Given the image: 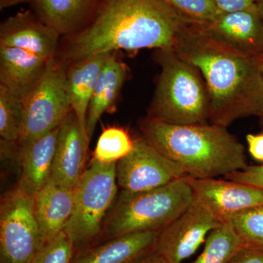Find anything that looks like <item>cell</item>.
I'll list each match as a JSON object with an SVG mask.
<instances>
[{"label": "cell", "instance_id": "obj_36", "mask_svg": "<svg viewBox=\"0 0 263 263\" xmlns=\"http://www.w3.org/2000/svg\"><path fill=\"white\" fill-rule=\"evenodd\" d=\"M260 67H261V71H262V76H263V56L262 57V58H261Z\"/></svg>", "mask_w": 263, "mask_h": 263}, {"label": "cell", "instance_id": "obj_7", "mask_svg": "<svg viewBox=\"0 0 263 263\" xmlns=\"http://www.w3.org/2000/svg\"><path fill=\"white\" fill-rule=\"evenodd\" d=\"M43 247L34 195L17 184L0 202V263H31Z\"/></svg>", "mask_w": 263, "mask_h": 263}, {"label": "cell", "instance_id": "obj_3", "mask_svg": "<svg viewBox=\"0 0 263 263\" xmlns=\"http://www.w3.org/2000/svg\"><path fill=\"white\" fill-rule=\"evenodd\" d=\"M143 138L194 179H214L248 167L245 147L227 127L178 124L146 117L139 123Z\"/></svg>", "mask_w": 263, "mask_h": 263}, {"label": "cell", "instance_id": "obj_1", "mask_svg": "<svg viewBox=\"0 0 263 263\" xmlns=\"http://www.w3.org/2000/svg\"><path fill=\"white\" fill-rule=\"evenodd\" d=\"M174 51L201 74L209 93V123L228 127L238 119L258 117L263 110L261 58L217 41L194 22L180 32Z\"/></svg>", "mask_w": 263, "mask_h": 263}, {"label": "cell", "instance_id": "obj_34", "mask_svg": "<svg viewBox=\"0 0 263 263\" xmlns=\"http://www.w3.org/2000/svg\"><path fill=\"white\" fill-rule=\"evenodd\" d=\"M257 9H258L259 15L263 22V0H257Z\"/></svg>", "mask_w": 263, "mask_h": 263}, {"label": "cell", "instance_id": "obj_35", "mask_svg": "<svg viewBox=\"0 0 263 263\" xmlns=\"http://www.w3.org/2000/svg\"><path fill=\"white\" fill-rule=\"evenodd\" d=\"M257 117H259V124H260L261 129H262L263 133V110L261 111V113L259 114V115Z\"/></svg>", "mask_w": 263, "mask_h": 263}, {"label": "cell", "instance_id": "obj_31", "mask_svg": "<svg viewBox=\"0 0 263 263\" xmlns=\"http://www.w3.org/2000/svg\"><path fill=\"white\" fill-rule=\"evenodd\" d=\"M247 141L250 155L255 160L263 162V133L258 135L249 134Z\"/></svg>", "mask_w": 263, "mask_h": 263}, {"label": "cell", "instance_id": "obj_17", "mask_svg": "<svg viewBox=\"0 0 263 263\" xmlns=\"http://www.w3.org/2000/svg\"><path fill=\"white\" fill-rule=\"evenodd\" d=\"M105 0H32L34 13L60 35L80 32L98 14Z\"/></svg>", "mask_w": 263, "mask_h": 263}, {"label": "cell", "instance_id": "obj_15", "mask_svg": "<svg viewBox=\"0 0 263 263\" xmlns=\"http://www.w3.org/2000/svg\"><path fill=\"white\" fill-rule=\"evenodd\" d=\"M160 231L139 232L79 251L70 263H136L154 253Z\"/></svg>", "mask_w": 263, "mask_h": 263}, {"label": "cell", "instance_id": "obj_14", "mask_svg": "<svg viewBox=\"0 0 263 263\" xmlns=\"http://www.w3.org/2000/svg\"><path fill=\"white\" fill-rule=\"evenodd\" d=\"M89 139L71 110L60 127L51 179L60 186L75 189L85 171Z\"/></svg>", "mask_w": 263, "mask_h": 263}, {"label": "cell", "instance_id": "obj_16", "mask_svg": "<svg viewBox=\"0 0 263 263\" xmlns=\"http://www.w3.org/2000/svg\"><path fill=\"white\" fill-rule=\"evenodd\" d=\"M60 127L46 136L18 144V185L34 195L51 179Z\"/></svg>", "mask_w": 263, "mask_h": 263}, {"label": "cell", "instance_id": "obj_10", "mask_svg": "<svg viewBox=\"0 0 263 263\" xmlns=\"http://www.w3.org/2000/svg\"><path fill=\"white\" fill-rule=\"evenodd\" d=\"M183 170L143 136L134 140L130 153L117 164L118 186L122 191L154 190L185 177Z\"/></svg>", "mask_w": 263, "mask_h": 263}, {"label": "cell", "instance_id": "obj_9", "mask_svg": "<svg viewBox=\"0 0 263 263\" xmlns=\"http://www.w3.org/2000/svg\"><path fill=\"white\" fill-rule=\"evenodd\" d=\"M222 223L195 197L185 212L160 230L155 252L167 263H183L205 241L209 233Z\"/></svg>", "mask_w": 263, "mask_h": 263}, {"label": "cell", "instance_id": "obj_20", "mask_svg": "<svg viewBox=\"0 0 263 263\" xmlns=\"http://www.w3.org/2000/svg\"><path fill=\"white\" fill-rule=\"evenodd\" d=\"M110 53L93 55L67 66V86L71 108L86 132L90 103Z\"/></svg>", "mask_w": 263, "mask_h": 263}, {"label": "cell", "instance_id": "obj_28", "mask_svg": "<svg viewBox=\"0 0 263 263\" xmlns=\"http://www.w3.org/2000/svg\"><path fill=\"white\" fill-rule=\"evenodd\" d=\"M224 179L247 183L263 190V164L248 165L245 169L227 175Z\"/></svg>", "mask_w": 263, "mask_h": 263}, {"label": "cell", "instance_id": "obj_11", "mask_svg": "<svg viewBox=\"0 0 263 263\" xmlns=\"http://www.w3.org/2000/svg\"><path fill=\"white\" fill-rule=\"evenodd\" d=\"M195 198L221 221L236 213L263 205V190L228 179H194L185 176Z\"/></svg>", "mask_w": 263, "mask_h": 263}, {"label": "cell", "instance_id": "obj_23", "mask_svg": "<svg viewBox=\"0 0 263 263\" xmlns=\"http://www.w3.org/2000/svg\"><path fill=\"white\" fill-rule=\"evenodd\" d=\"M23 100L0 84V136L1 140L18 141L23 129Z\"/></svg>", "mask_w": 263, "mask_h": 263}, {"label": "cell", "instance_id": "obj_24", "mask_svg": "<svg viewBox=\"0 0 263 263\" xmlns=\"http://www.w3.org/2000/svg\"><path fill=\"white\" fill-rule=\"evenodd\" d=\"M226 221L236 232L243 247L263 252V205L236 213Z\"/></svg>", "mask_w": 263, "mask_h": 263}, {"label": "cell", "instance_id": "obj_4", "mask_svg": "<svg viewBox=\"0 0 263 263\" xmlns=\"http://www.w3.org/2000/svg\"><path fill=\"white\" fill-rule=\"evenodd\" d=\"M194 198L185 177L147 191L120 190L99 243L130 233L160 231L185 212Z\"/></svg>", "mask_w": 263, "mask_h": 263}, {"label": "cell", "instance_id": "obj_30", "mask_svg": "<svg viewBox=\"0 0 263 263\" xmlns=\"http://www.w3.org/2000/svg\"><path fill=\"white\" fill-rule=\"evenodd\" d=\"M228 263H263V252L242 247Z\"/></svg>", "mask_w": 263, "mask_h": 263}, {"label": "cell", "instance_id": "obj_33", "mask_svg": "<svg viewBox=\"0 0 263 263\" xmlns=\"http://www.w3.org/2000/svg\"><path fill=\"white\" fill-rule=\"evenodd\" d=\"M31 1L32 0H0V9L3 10L20 3H31Z\"/></svg>", "mask_w": 263, "mask_h": 263}, {"label": "cell", "instance_id": "obj_27", "mask_svg": "<svg viewBox=\"0 0 263 263\" xmlns=\"http://www.w3.org/2000/svg\"><path fill=\"white\" fill-rule=\"evenodd\" d=\"M75 253L72 242L64 230L46 243L31 263H70Z\"/></svg>", "mask_w": 263, "mask_h": 263}, {"label": "cell", "instance_id": "obj_13", "mask_svg": "<svg viewBox=\"0 0 263 263\" xmlns=\"http://www.w3.org/2000/svg\"><path fill=\"white\" fill-rule=\"evenodd\" d=\"M60 36L31 10L19 12L0 26V46L21 48L48 61L57 57Z\"/></svg>", "mask_w": 263, "mask_h": 263}, {"label": "cell", "instance_id": "obj_19", "mask_svg": "<svg viewBox=\"0 0 263 263\" xmlns=\"http://www.w3.org/2000/svg\"><path fill=\"white\" fill-rule=\"evenodd\" d=\"M74 202L75 189L64 187L52 179L34 194V213L44 246L65 230Z\"/></svg>", "mask_w": 263, "mask_h": 263}, {"label": "cell", "instance_id": "obj_25", "mask_svg": "<svg viewBox=\"0 0 263 263\" xmlns=\"http://www.w3.org/2000/svg\"><path fill=\"white\" fill-rule=\"evenodd\" d=\"M133 146L134 140L125 129L108 127L99 137L93 159L101 163H117L130 153Z\"/></svg>", "mask_w": 263, "mask_h": 263}, {"label": "cell", "instance_id": "obj_12", "mask_svg": "<svg viewBox=\"0 0 263 263\" xmlns=\"http://www.w3.org/2000/svg\"><path fill=\"white\" fill-rule=\"evenodd\" d=\"M212 37L249 56H263V22L257 4L248 9L221 13L212 22L201 24Z\"/></svg>", "mask_w": 263, "mask_h": 263}, {"label": "cell", "instance_id": "obj_21", "mask_svg": "<svg viewBox=\"0 0 263 263\" xmlns=\"http://www.w3.org/2000/svg\"><path fill=\"white\" fill-rule=\"evenodd\" d=\"M127 75V66L118 60L116 52L110 53L99 77L88 110L86 129L89 141L100 118L114 108Z\"/></svg>", "mask_w": 263, "mask_h": 263}, {"label": "cell", "instance_id": "obj_22", "mask_svg": "<svg viewBox=\"0 0 263 263\" xmlns=\"http://www.w3.org/2000/svg\"><path fill=\"white\" fill-rule=\"evenodd\" d=\"M242 247L236 232L226 221L209 233L201 254L191 263H228Z\"/></svg>", "mask_w": 263, "mask_h": 263}, {"label": "cell", "instance_id": "obj_32", "mask_svg": "<svg viewBox=\"0 0 263 263\" xmlns=\"http://www.w3.org/2000/svg\"><path fill=\"white\" fill-rule=\"evenodd\" d=\"M136 263H167L162 257H160L159 254L154 253L149 254V255L146 256V257L141 259Z\"/></svg>", "mask_w": 263, "mask_h": 263}, {"label": "cell", "instance_id": "obj_18", "mask_svg": "<svg viewBox=\"0 0 263 263\" xmlns=\"http://www.w3.org/2000/svg\"><path fill=\"white\" fill-rule=\"evenodd\" d=\"M51 61L21 48L0 46V84L24 101L43 79Z\"/></svg>", "mask_w": 263, "mask_h": 263}, {"label": "cell", "instance_id": "obj_5", "mask_svg": "<svg viewBox=\"0 0 263 263\" xmlns=\"http://www.w3.org/2000/svg\"><path fill=\"white\" fill-rule=\"evenodd\" d=\"M159 58L162 70L147 117L178 125L209 123V93L199 70L174 49L161 50Z\"/></svg>", "mask_w": 263, "mask_h": 263}, {"label": "cell", "instance_id": "obj_6", "mask_svg": "<svg viewBox=\"0 0 263 263\" xmlns=\"http://www.w3.org/2000/svg\"><path fill=\"white\" fill-rule=\"evenodd\" d=\"M117 164L93 159L75 188L73 211L65 231L76 253L100 241L104 222L119 193Z\"/></svg>", "mask_w": 263, "mask_h": 263}, {"label": "cell", "instance_id": "obj_8", "mask_svg": "<svg viewBox=\"0 0 263 263\" xmlns=\"http://www.w3.org/2000/svg\"><path fill=\"white\" fill-rule=\"evenodd\" d=\"M68 64L52 60L39 84L24 100V120L19 144L46 136L60 127L72 108L67 86Z\"/></svg>", "mask_w": 263, "mask_h": 263}, {"label": "cell", "instance_id": "obj_2", "mask_svg": "<svg viewBox=\"0 0 263 263\" xmlns=\"http://www.w3.org/2000/svg\"><path fill=\"white\" fill-rule=\"evenodd\" d=\"M191 22L162 0H105L87 27L66 37L57 57L69 64L120 50L174 49Z\"/></svg>", "mask_w": 263, "mask_h": 263}, {"label": "cell", "instance_id": "obj_26", "mask_svg": "<svg viewBox=\"0 0 263 263\" xmlns=\"http://www.w3.org/2000/svg\"><path fill=\"white\" fill-rule=\"evenodd\" d=\"M179 13L197 23L206 24L221 14L214 0H162Z\"/></svg>", "mask_w": 263, "mask_h": 263}, {"label": "cell", "instance_id": "obj_29", "mask_svg": "<svg viewBox=\"0 0 263 263\" xmlns=\"http://www.w3.org/2000/svg\"><path fill=\"white\" fill-rule=\"evenodd\" d=\"M221 13H233L248 9L257 4V0H214Z\"/></svg>", "mask_w": 263, "mask_h": 263}]
</instances>
